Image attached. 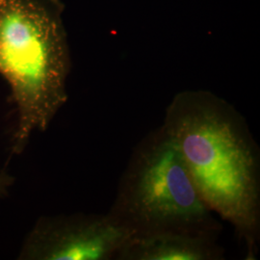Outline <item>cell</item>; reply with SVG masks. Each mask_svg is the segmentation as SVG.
<instances>
[{
	"label": "cell",
	"instance_id": "obj_1",
	"mask_svg": "<svg viewBox=\"0 0 260 260\" xmlns=\"http://www.w3.org/2000/svg\"><path fill=\"white\" fill-rule=\"evenodd\" d=\"M162 127L182 154L207 207L230 223L255 259L260 240V162L248 123L208 91L177 93Z\"/></svg>",
	"mask_w": 260,
	"mask_h": 260
},
{
	"label": "cell",
	"instance_id": "obj_2",
	"mask_svg": "<svg viewBox=\"0 0 260 260\" xmlns=\"http://www.w3.org/2000/svg\"><path fill=\"white\" fill-rule=\"evenodd\" d=\"M61 0H0V75L11 87L19 125L14 152L46 131L68 101L71 54Z\"/></svg>",
	"mask_w": 260,
	"mask_h": 260
},
{
	"label": "cell",
	"instance_id": "obj_3",
	"mask_svg": "<svg viewBox=\"0 0 260 260\" xmlns=\"http://www.w3.org/2000/svg\"><path fill=\"white\" fill-rule=\"evenodd\" d=\"M108 213L135 235L167 231L219 235L222 231L162 126L134 149Z\"/></svg>",
	"mask_w": 260,
	"mask_h": 260
},
{
	"label": "cell",
	"instance_id": "obj_4",
	"mask_svg": "<svg viewBox=\"0 0 260 260\" xmlns=\"http://www.w3.org/2000/svg\"><path fill=\"white\" fill-rule=\"evenodd\" d=\"M134 235L109 213L47 217L30 233L20 256L39 260L117 259Z\"/></svg>",
	"mask_w": 260,
	"mask_h": 260
},
{
	"label": "cell",
	"instance_id": "obj_5",
	"mask_svg": "<svg viewBox=\"0 0 260 260\" xmlns=\"http://www.w3.org/2000/svg\"><path fill=\"white\" fill-rule=\"evenodd\" d=\"M218 235L167 231L134 235L117 260H221Z\"/></svg>",
	"mask_w": 260,
	"mask_h": 260
},
{
	"label": "cell",
	"instance_id": "obj_6",
	"mask_svg": "<svg viewBox=\"0 0 260 260\" xmlns=\"http://www.w3.org/2000/svg\"><path fill=\"white\" fill-rule=\"evenodd\" d=\"M12 182H13V178L12 177H8L4 173L0 174V196L6 194L7 188L11 185Z\"/></svg>",
	"mask_w": 260,
	"mask_h": 260
}]
</instances>
